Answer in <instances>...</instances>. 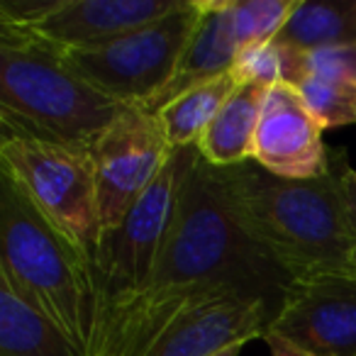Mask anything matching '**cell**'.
Instances as JSON below:
<instances>
[{"label": "cell", "mask_w": 356, "mask_h": 356, "mask_svg": "<svg viewBox=\"0 0 356 356\" xmlns=\"http://www.w3.org/2000/svg\"><path fill=\"white\" fill-rule=\"evenodd\" d=\"M298 0H227L229 30L237 49L276 42Z\"/></svg>", "instance_id": "cell-18"}, {"label": "cell", "mask_w": 356, "mask_h": 356, "mask_svg": "<svg viewBox=\"0 0 356 356\" xmlns=\"http://www.w3.org/2000/svg\"><path fill=\"white\" fill-rule=\"evenodd\" d=\"M173 152L161 122L144 108H124L90 147L98 184L103 234L115 229L132 205L161 176Z\"/></svg>", "instance_id": "cell-8"}, {"label": "cell", "mask_w": 356, "mask_h": 356, "mask_svg": "<svg viewBox=\"0 0 356 356\" xmlns=\"http://www.w3.org/2000/svg\"><path fill=\"white\" fill-rule=\"evenodd\" d=\"M344 191H346V203H349L351 225H354V232H356V168L351 163L344 173Z\"/></svg>", "instance_id": "cell-23"}, {"label": "cell", "mask_w": 356, "mask_h": 356, "mask_svg": "<svg viewBox=\"0 0 356 356\" xmlns=\"http://www.w3.org/2000/svg\"><path fill=\"white\" fill-rule=\"evenodd\" d=\"M307 108L315 113L322 127H344L356 124V83L320 76H302L296 83Z\"/></svg>", "instance_id": "cell-20"}, {"label": "cell", "mask_w": 356, "mask_h": 356, "mask_svg": "<svg viewBox=\"0 0 356 356\" xmlns=\"http://www.w3.org/2000/svg\"><path fill=\"white\" fill-rule=\"evenodd\" d=\"M273 310L237 293L205 298L178 317L147 356H218L252 339H261Z\"/></svg>", "instance_id": "cell-11"}, {"label": "cell", "mask_w": 356, "mask_h": 356, "mask_svg": "<svg viewBox=\"0 0 356 356\" xmlns=\"http://www.w3.org/2000/svg\"><path fill=\"white\" fill-rule=\"evenodd\" d=\"M261 339L268 344V351H271V356H310L307 351L298 349L296 344H291V341L281 339V337H276V334H268V332L261 337Z\"/></svg>", "instance_id": "cell-22"}, {"label": "cell", "mask_w": 356, "mask_h": 356, "mask_svg": "<svg viewBox=\"0 0 356 356\" xmlns=\"http://www.w3.org/2000/svg\"><path fill=\"white\" fill-rule=\"evenodd\" d=\"M129 105L66 66L61 49L22 27L0 25V124L90 149Z\"/></svg>", "instance_id": "cell-3"}, {"label": "cell", "mask_w": 356, "mask_h": 356, "mask_svg": "<svg viewBox=\"0 0 356 356\" xmlns=\"http://www.w3.org/2000/svg\"><path fill=\"white\" fill-rule=\"evenodd\" d=\"M278 47L288 49H325L356 44V0L322 3L298 0L286 27L276 37Z\"/></svg>", "instance_id": "cell-16"}, {"label": "cell", "mask_w": 356, "mask_h": 356, "mask_svg": "<svg viewBox=\"0 0 356 356\" xmlns=\"http://www.w3.org/2000/svg\"><path fill=\"white\" fill-rule=\"evenodd\" d=\"M266 332L310 356H356V276L293 281Z\"/></svg>", "instance_id": "cell-9"}, {"label": "cell", "mask_w": 356, "mask_h": 356, "mask_svg": "<svg viewBox=\"0 0 356 356\" xmlns=\"http://www.w3.org/2000/svg\"><path fill=\"white\" fill-rule=\"evenodd\" d=\"M195 154L198 147L176 149L161 176L132 205L127 218L100 239L93 261L95 320L86 356H93L103 346L122 312L147 288L176 208L178 188Z\"/></svg>", "instance_id": "cell-6"}, {"label": "cell", "mask_w": 356, "mask_h": 356, "mask_svg": "<svg viewBox=\"0 0 356 356\" xmlns=\"http://www.w3.org/2000/svg\"><path fill=\"white\" fill-rule=\"evenodd\" d=\"M239 349H242V346H234V349H227V351H222V354H218V356H239Z\"/></svg>", "instance_id": "cell-24"}, {"label": "cell", "mask_w": 356, "mask_h": 356, "mask_svg": "<svg viewBox=\"0 0 356 356\" xmlns=\"http://www.w3.org/2000/svg\"><path fill=\"white\" fill-rule=\"evenodd\" d=\"M0 356H83L0 278Z\"/></svg>", "instance_id": "cell-15"}, {"label": "cell", "mask_w": 356, "mask_h": 356, "mask_svg": "<svg viewBox=\"0 0 356 356\" xmlns=\"http://www.w3.org/2000/svg\"><path fill=\"white\" fill-rule=\"evenodd\" d=\"M349 156L327 149V166L315 178H281L259 163L215 168L213 176L234 222L291 276H356V232L344 191Z\"/></svg>", "instance_id": "cell-2"}, {"label": "cell", "mask_w": 356, "mask_h": 356, "mask_svg": "<svg viewBox=\"0 0 356 356\" xmlns=\"http://www.w3.org/2000/svg\"><path fill=\"white\" fill-rule=\"evenodd\" d=\"M325 127L296 86L278 81L266 90L254 137V163L281 178H315L327 166Z\"/></svg>", "instance_id": "cell-10"}, {"label": "cell", "mask_w": 356, "mask_h": 356, "mask_svg": "<svg viewBox=\"0 0 356 356\" xmlns=\"http://www.w3.org/2000/svg\"><path fill=\"white\" fill-rule=\"evenodd\" d=\"M239 83L232 74H225L208 83H200L195 88L186 90L168 105H163L156 113L163 132L173 149L198 147L203 132L210 127L220 110L227 105V100L237 93Z\"/></svg>", "instance_id": "cell-17"}, {"label": "cell", "mask_w": 356, "mask_h": 356, "mask_svg": "<svg viewBox=\"0 0 356 356\" xmlns=\"http://www.w3.org/2000/svg\"><path fill=\"white\" fill-rule=\"evenodd\" d=\"M229 74L234 76L239 86H266V88H271L273 83L283 81L281 51H278L276 42L242 49Z\"/></svg>", "instance_id": "cell-21"}, {"label": "cell", "mask_w": 356, "mask_h": 356, "mask_svg": "<svg viewBox=\"0 0 356 356\" xmlns=\"http://www.w3.org/2000/svg\"><path fill=\"white\" fill-rule=\"evenodd\" d=\"M181 6L184 0H56L54 10L27 30L59 49H90L142 30Z\"/></svg>", "instance_id": "cell-12"}, {"label": "cell", "mask_w": 356, "mask_h": 356, "mask_svg": "<svg viewBox=\"0 0 356 356\" xmlns=\"http://www.w3.org/2000/svg\"><path fill=\"white\" fill-rule=\"evenodd\" d=\"M200 17L198 0L171 15L90 49H61L66 66L93 88L129 108H147L168 86Z\"/></svg>", "instance_id": "cell-7"}, {"label": "cell", "mask_w": 356, "mask_h": 356, "mask_svg": "<svg viewBox=\"0 0 356 356\" xmlns=\"http://www.w3.org/2000/svg\"><path fill=\"white\" fill-rule=\"evenodd\" d=\"M278 47V44H276ZM281 51V74L286 83H296L302 76H320L356 83V44L325 47V49H288Z\"/></svg>", "instance_id": "cell-19"}, {"label": "cell", "mask_w": 356, "mask_h": 356, "mask_svg": "<svg viewBox=\"0 0 356 356\" xmlns=\"http://www.w3.org/2000/svg\"><path fill=\"white\" fill-rule=\"evenodd\" d=\"M291 283L234 222L213 166L198 152L184 173L147 288L93 356H147L188 307L222 293L261 300L276 315Z\"/></svg>", "instance_id": "cell-1"}, {"label": "cell", "mask_w": 356, "mask_h": 356, "mask_svg": "<svg viewBox=\"0 0 356 356\" xmlns=\"http://www.w3.org/2000/svg\"><path fill=\"white\" fill-rule=\"evenodd\" d=\"M200 17L195 32L186 47L184 56L178 61L176 74L168 81V86L147 105V113L156 115L163 105L184 95L186 90L195 88L200 83H208L213 79L229 74L237 61V42L229 30L227 0H198Z\"/></svg>", "instance_id": "cell-13"}, {"label": "cell", "mask_w": 356, "mask_h": 356, "mask_svg": "<svg viewBox=\"0 0 356 356\" xmlns=\"http://www.w3.org/2000/svg\"><path fill=\"white\" fill-rule=\"evenodd\" d=\"M266 86H239L198 142V152L210 166H242L254 159V137L261 120Z\"/></svg>", "instance_id": "cell-14"}, {"label": "cell", "mask_w": 356, "mask_h": 356, "mask_svg": "<svg viewBox=\"0 0 356 356\" xmlns=\"http://www.w3.org/2000/svg\"><path fill=\"white\" fill-rule=\"evenodd\" d=\"M0 278L81 354L93 337V268L0 173Z\"/></svg>", "instance_id": "cell-4"}, {"label": "cell", "mask_w": 356, "mask_h": 356, "mask_svg": "<svg viewBox=\"0 0 356 356\" xmlns=\"http://www.w3.org/2000/svg\"><path fill=\"white\" fill-rule=\"evenodd\" d=\"M0 173L93 268L103 239L90 149L32 137L0 124Z\"/></svg>", "instance_id": "cell-5"}]
</instances>
